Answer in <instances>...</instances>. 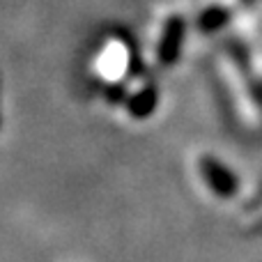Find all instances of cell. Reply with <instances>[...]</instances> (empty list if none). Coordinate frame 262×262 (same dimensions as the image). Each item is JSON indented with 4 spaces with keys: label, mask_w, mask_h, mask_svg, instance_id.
<instances>
[{
    "label": "cell",
    "mask_w": 262,
    "mask_h": 262,
    "mask_svg": "<svg viewBox=\"0 0 262 262\" xmlns=\"http://www.w3.org/2000/svg\"><path fill=\"white\" fill-rule=\"evenodd\" d=\"M198 175L203 180V184L207 186V191L219 200H228L237 193V177L232 175V170L226 163L216 161L214 157L205 154L198 161Z\"/></svg>",
    "instance_id": "1"
},
{
    "label": "cell",
    "mask_w": 262,
    "mask_h": 262,
    "mask_svg": "<svg viewBox=\"0 0 262 262\" xmlns=\"http://www.w3.org/2000/svg\"><path fill=\"white\" fill-rule=\"evenodd\" d=\"M127 60H129V51L122 41H111L99 55V62H97V72L104 78H111V83L120 76V74L127 72Z\"/></svg>",
    "instance_id": "2"
}]
</instances>
